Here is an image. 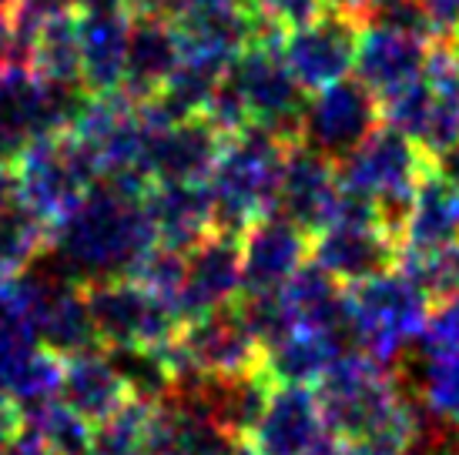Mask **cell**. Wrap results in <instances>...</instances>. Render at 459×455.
<instances>
[{"label": "cell", "mask_w": 459, "mask_h": 455, "mask_svg": "<svg viewBox=\"0 0 459 455\" xmlns=\"http://www.w3.org/2000/svg\"><path fill=\"white\" fill-rule=\"evenodd\" d=\"M433 165L439 167V171H443V175H446L449 181L459 188V144H456V148H449L446 154H439Z\"/></svg>", "instance_id": "obj_39"}, {"label": "cell", "mask_w": 459, "mask_h": 455, "mask_svg": "<svg viewBox=\"0 0 459 455\" xmlns=\"http://www.w3.org/2000/svg\"><path fill=\"white\" fill-rule=\"evenodd\" d=\"M422 7L429 13L433 34L439 40L453 38L459 30V0H422Z\"/></svg>", "instance_id": "obj_35"}, {"label": "cell", "mask_w": 459, "mask_h": 455, "mask_svg": "<svg viewBox=\"0 0 459 455\" xmlns=\"http://www.w3.org/2000/svg\"><path fill=\"white\" fill-rule=\"evenodd\" d=\"M24 432V408L7 389H0V445H7Z\"/></svg>", "instance_id": "obj_36"}, {"label": "cell", "mask_w": 459, "mask_h": 455, "mask_svg": "<svg viewBox=\"0 0 459 455\" xmlns=\"http://www.w3.org/2000/svg\"><path fill=\"white\" fill-rule=\"evenodd\" d=\"M325 432L312 385H275L248 442L262 455H299Z\"/></svg>", "instance_id": "obj_17"}, {"label": "cell", "mask_w": 459, "mask_h": 455, "mask_svg": "<svg viewBox=\"0 0 459 455\" xmlns=\"http://www.w3.org/2000/svg\"><path fill=\"white\" fill-rule=\"evenodd\" d=\"M91 322L104 348L117 345H168L178 335L181 318L168 302L138 279H101L84 285Z\"/></svg>", "instance_id": "obj_8"}, {"label": "cell", "mask_w": 459, "mask_h": 455, "mask_svg": "<svg viewBox=\"0 0 459 455\" xmlns=\"http://www.w3.org/2000/svg\"><path fill=\"white\" fill-rule=\"evenodd\" d=\"M359 30H362V21L356 13L335 7V4H329L308 24L285 30L281 57L299 81V88L312 94V90L329 88V84L352 74Z\"/></svg>", "instance_id": "obj_10"}, {"label": "cell", "mask_w": 459, "mask_h": 455, "mask_svg": "<svg viewBox=\"0 0 459 455\" xmlns=\"http://www.w3.org/2000/svg\"><path fill=\"white\" fill-rule=\"evenodd\" d=\"M242 295L275 291L308 262L312 235L281 215H262L242 231Z\"/></svg>", "instance_id": "obj_14"}, {"label": "cell", "mask_w": 459, "mask_h": 455, "mask_svg": "<svg viewBox=\"0 0 459 455\" xmlns=\"http://www.w3.org/2000/svg\"><path fill=\"white\" fill-rule=\"evenodd\" d=\"M161 352L171 365L175 385L202 375H231L262 365V345L248 329L238 302L208 308L202 315L181 322L178 335L161 345Z\"/></svg>", "instance_id": "obj_7"}, {"label": "cell", "mask_w": 459, "mask_h": 455, "mask_svg": "<svg viewBox=\"0 0 459 455\" xmlns=\"http://www.w3.org/2000/svg\"><path fill=\"white\" fill-rule=\"evenodd\" d=\"M332 0H248V7L268 21L272 27H279L281 34L292 30V27L308 24L312 17H319Z\"/></svg>", "instance_id": "obj_34"}, {"label": "cell", "mask_w": 459, "mask_h": 455, "mask_svg": "<svg viewBox=\"0 0 459 455\" xmlns=\"http://www.w3.org/2000/svg\"><path fill=\"white\" fill-rule=\"evenodd\" d=\"M229 455H262V452H258V449L252 442H248V439H238V442H235L229 449Z\"/></svg>", "instance_id": "obj_42"}, {"label": "cell", "mask_w": 459, "mask_h": 455, "mask_svg": "<svg viewBox=\"0 0 459 455\" xmlns=\"http://www.w3.org/2000/svg\"><path fill=\"white\" fill-rule=\"evenodd\" d=\"M168 0H131V11H165Z\"/></svg>", "instance_id": "obj_41"}, {"label": "cell", "mask_w": 459, "mask_h": 455, "mask_svg": "<svg viewBox=\"0 0 459 455\" xmlns=\"http://www.w3.org/2000/svg\"><path fill=\"white\" fill-rule=\"evenodd\" d=\"M426 167H429V158L422 154L416 141L406 138L395 127L379 124L356 151L345 154L342 161H335V177L342 188L366 194L379 204L383 225L399 238L416 181Z\"/></svg>", "instance_id": "obj_4"}, {"label": "cell", "mask_w": 459, "mask_h": 455, "mask_svg": "<svg viewBox=\"0 0 459 455\" xmlns=\"http://www.w3.org/2000/svg\"><path fill=\"white\" fill-rule=\"evenodd\" d=\"M24 425L51 449V455H94V425L61 399L24 412Z\"/></svg>", "instance_id": "obj_26"}, {"label": "cell", "mask_w": 459, "mask_h": 455, "mask_svg": "<svg viewBox=\"0 0 459 455\" xmlns=\"http://www.w3.org/2000/svg\"><path fill=\"white\" fill-rule=\"evenodd\" d=\"M158 238L144 211V198L98 181L84 198L51 225L48 258L77 285L125 279L152 252Z\"/></svg>", "instance_id": "obj_1"}, {"label": "cell", "mask_w": 459, "mask_h": 455, "mask_svg": "<svg viewBox=\"0 0 459 455\" xmlns=\"http://www.w3.org/2000/svg\"><path fill=\"white\" fill-rule=\"evenodd\" d=\"M17 198V188H13V167L7 161H0V208L7 202Z\"/></svg>", "instance_id": "obj_40"}, {"label": "cell", "mask_w": 459, "mask_h": 455, "mask_svg": "<svg viewBox=\"0 0 459 455\" xmlns=\"http://www.w3.org/2000/svg\"><path fill=\"white\" fill-rule=\"evenodd\" d=\"M57 399L74 408L77 416H84L91 425H98L104 418H111L128 402L131 392L117 365L104 345L84 348V352L65 355L61 358V392Z\"/></svg>", "instance_id": "obj_19"}, {"label": "cell", "mask_w": 459, "mask_h": 455, "mask_svg": "<svg viewBox=\"0 0 459 455\" xmlns=\"http://www.w3.org/2000/svg\"><path fill=\"white\" fill-rule=\"evenodd\" d=\"M362 24L385 27V30H399V34H412V38L436 40L429 13L422 7V0H372L362 11Z\"/></svg>", "instance_id": "obj_33"}, {"label": "cell", "mask_w": 459, "mask_h": 455, "mask_svg": "<svg viewBox=\"0 0 459 455\" xmlns=\"http://www.w3.org/2000/svg\"><path fill=\"white\" fill-rule=\"evenodd\" d=\"M299 455H345V442L339 439V435L325 432V435H319L306 452H299Z\"/></svg>", "instance_id": "obj_38"}, {"label": "cell", "mask_w": 459, "mask_h": 455, "mask_svg": "<svg viewBox=\"0 0 459 455\" xmlns=\"http://www.w3.org/2000/svg\"><path fill=\"white\" fill-rule=\"evenodd\" d=\"M0 455H51V449L24 425V432H21L17 439H11L7 445H0Z\"/></svg>", "instance_id": "obj_37"}, {"label": "cell", "mask_w": 459, "mask_h": 455, "mask_svg": "<svg viewBox=\"0 0 459 455\" xmlns=\"http://www.w3.org/2000/svg\"><path fill=\"white\" fill-rule=\"evenodd\" d=\"M349 352L342 341L325 331L292 329L285 339L262 348V368L275 385H316L322 372Z\"/></svg>", "instance_id": "obj_23"}, {"label": "cell", "mask_w": 459, "mask_h": 455, "mask_svg": "<svg viewBox=\"0 0 459 455\" xmlns=\"http://www.w3.org/2000/svg\"><path fill=\"white\" fill-rule=\"evenodd\" d=\"M30 71L40 81L81 84V11L51 13L30 47Z\"/></svg>", "instance_id": "obj_24"}, {"label": "cell", "mask_w": 459, "mask_h": 455, "mask_svg": "<svg viewBox=\"0 0 459 455\" xmlns=\"http://www.w3.org/2000/svg\"><path fill=\"white\" fill-rule=\"evenodd\" d=\"M281 38L285 34H265V38L248 40L229 64L225 77L242 94L252 124L295 144L302 131V111H306L308 94L299 88V81L281 57Z\"/></svg>", "instance_id": "obj_6"}, {"label": "cell", "mask_w": 459, "mask_h": 455, "mask_svg": "<svg viewBox=\"0 0 459 455\" xmlns=\"http://www.w3.org/2000/svg\"><path fill=\"white\" fill-rule=\"evenodd\" d=\"M406 385L429 416L459 429V352L422 358L420 375H412Z\"/></svg>", "instance_id": "obj_28"}, {"label": "cell", "mask_w": 459, "mask_h": 455, "mask_svg": "<svg viewBox=\"0 0 459 455\" xmlns=\"http://www.w3.org/2000/svg\"><path fill=\"white\" fill-rule=\"evenodd\" d=\"M4 389L17 399V405H21L24 412L57 399V392H61V355H54V352H48L44 345H38V348L21 362V368L13 372L11 382H7Z\"/></svg>", "instance_id": "obj_30"}, {"label": "cell", "mask_w": 459, "mask_h": 455, "mask_svg": "<svg viewBox=\"0 0 459 455\" xmlns=\"http://www.w3.org/2000/svg\"><path fill=\"white\" fill-rule=\"evenodd\" d=\"M51 245V221L27 208L24 202H7L0 208V279L17 275L38 262Z\"/></svg>", "instance_id": "obj_25"}, {"label": "cell", "mask_w": 459, "mask_h": 455, "mask_svg": "<svg viewBox=\"0 0 459 455\" xmlns=\"http://www.w3.org/2000/svg\"><path fill=\"white\" fill-rule=\"evenodd\" d=\"M399 254H403V245L383 225L339 221V225L319 228L308 245V258L325 268L335 281H342L345 288L395 268Z\"/></svg>", "instance_id": "obj_11"}, {"label": "cell", "mask_w": 459, "mask_h": 455, "mask_svg": "<svg viewBox=\"0 0 459 455\" xmlns=\"http://www.w3.org/2000/svg\"><path fill=\"white\" fill-rule=\"evenodd\" d=\"M429 47H433V40L426 38H412V34L362 24L352 74L362 84H369L376 94H385V90L399 88V84H406V81L422 74Z\"/></svg>", "instance_id": "obj_20"}, {"label": "cell", "mask_w": 459, "mask_h": 455, "mask_svg": "<svg viewBox=\"0 0 459 455\" xmlns=\"http://www.w3.org/2000/svg\"><path fill=\"white\" fill-rule=\"evenodd\" d=\"M225 134L204 114L181 117L148 134L144 171L154 181H208Z\"/></svg>", "instance_id": "obj_15"}, {"label": "cell", "mask_w": 459, "mask_h": 455, "mask_svg": "<svg viewBox=\"0 0 459 455\" xmlns=\"http://www.w3.org/2000/svg\"><path fill=\"white\" fill-rule=\"evenodd\" d=\"M13 4H17V0H0V11H11Z\"/></svg>", "instance_id": "obj_44"}, {"label": "cell", "mask_w": 459, "mask_h": 455, "mask_svg": "<svg viewBox=\"0 0 459 455\" xmlns=\"http://www.w3.org/2000/svg\"><path fill=\"white\" fill-rule=\"evenodd\" d=\"M379 124H383L379 94L369 84H362L356 74H349L329 88L308 94L299 141L312 151L325 154L329 161H342Z\"/></svg>", "instance_id": "obj_9"}, {"label": "cell", "mask_w": 459, "mask_h": 455, "mask_svg": "<svg viewBox=\"0 0 459 455\" xmlns=\"http://www.w3.org/2000/svg\"><path fill=\"white\" fill-rule=\"evenodd\" d=\"M11 167L17 202L34 208L51 225L84 198V191L101 181L94 154L74 131L34 138L13 158Z\"/></svg>", "instance_id": "obj_5"}, {"label": "cell", "mask_w": 459, "mask_h": 455, "mask_svg": "<svg viewBox=\"0 0 459 455\" xmlns=\"http://www.w3.org/2000/svg\"><path fill=\"white\" fill-rule=\"evenodd\" d=\"M181 64V40L175 21L165 11H131L128 57L121 90L141 104L154 98Z\"/></svg>", "instance_id": "obj_16"}, {"label": "cell", "mask_w": 459, "mask_h": 455, "mask_svg": "<svg viewBox=\"0 0 459 455\" xmlns=\"http://www.w3.org/2000/svg\"><path fill=\"white\" fill-rule=\"evenodd\" d=\"M242 295V241L229 231H208L195 248L185 252V285L175 308L181 322L208 308L238 302Z\"/></svg>", "instance_id": "obj_12"}, {"label": "cell", "mask_w": 459, "mask_h": 455, "mask_svg": "<svg viewBox=\"0 0 459 455\" xmlns=\"http://www.w3.org/2000/svg\"><path fill=\"white\" fill-rule=\"evenodd\" d=\"M335 194H339L335 161H329L319 151H312L302 141L289 144L285 161H281L272 215H281L285 221H292L302 231L316 235L329 221Z\"/></svg>", "instance_id": "obj_13"}, {"label": "cell", "mask_w": 459, "mask_h": 455, "mask_svg": "<svg viewBox=\"0 0 459 455\" xmlns=\"http://www.w3.org/2000/svg\"><path fill=\"white\" fill-rule=\"evenodd\" d=\"M446 47H449V54L456 57V64H459V30L453 34V38H446Z\"/></svg>", "instance_id": "obj_43"}, {"label": "cell", "mask_w": 459, "mask_h": 455, "mask_svg": "<svg viewBox=\"0 0 459 455\" xmlns=\"http://www.w3.org/2000/svg\"><path fill=\"white\" fill-rule=\"evenodd\" d=\"M399 241L406 252H433L459 241V188L433 161L416 181Z\"/></svg>", "instance_id": "obj_21"}, {"label": "cell", "mask_w": 459, "mask_h": 455, "mask_svg": "<svg viewBox=\"0 0 459 455\" xmlns=\"http://www.w3.org/2000/svg\"><path fill=\"white\" fill-rule=\"evenodd\" d=\"M395 268H403L409 279L420 285L429 305L459 295V241L433 248V252H406L403 248Z\"/></svg>", "instance_id": "obj_29"}, {"label": "cell", "mask_w": 459, "mask_h": 455, "mask_svg": "<svg viewBox=\"0 0 459 455\" xmlns=\"http://www.w3.org/2000/svg\"><path fill=\"white\" fill-rule=\"evenodd\" d=\"M456 455H459V429H456Z\"/></svg>", "instance_id": "obj_45"}, {"label": "cell", "mask_w": 459, "mask_h": 455, "mask_svg": "<svg viewBox=\"0 0 459 455\" xmlns=\"http://www.w3.org/2000/svg\"><path fill=\"white\" fill-rule=\"evenodd\" d=\"M108 355L134 399L165 402L175 389V375H171L161 345H117V348H108Z\"/></svg>", "instance_id": "obj_27"}, {"label": "cell", "mask_w": 459, "mask_h": 455, "mask_svg": "<svg viewBox=\"0 0 459 455\" xmlns=\"http://www.w3.org/2000/svg\"><path fill=\"white\" fill-rule=\"evenodd\" d=\"M345 305L352 348L383 365H395L406 355L429 315V298L403 268H389L376 279L349 285Z\"/></svg>", "instance_id": "obj_3"}, {"label": "cell", "mask_w": 459, "mask_h": 455, "mask_svg": "<svg viewBox=\"0 0 459 455\" xmlns=\"http://www.w3.org/2000/svg\"><path fill=\"white\" fill-rule=\"evenodd\" d=\"M131 279H138L144 288L154 291L161 302H168L175 308V302H178V295H181V285H185V252L168 248V245H154L152 252L138 262ZM175 312H178V308H175Z\"/></svg>", "instance_id": "obj_31"}, {"label": "cell", "mask_w": 459, "mask_h": 455, "mask_svg": "<svg viewBox=\"0 0 459 455\" xmlns=\"http://www.w3.org/2000/svg\"><path fill=\"white\" fill-rule=\"evenodd\" d=\"M420 358H439V355L459 352V295L429 305V315L416 335Z\"/></svg>", "instance_id": "obj_32"}, {"label": "cell", "mask_w": 459, "mask_h": 455, "mask_svg": "<svg viewBox=\"0 0 459 455\" xmlns=\"http://www.w3.org/2000/svg\"><path fill=\"white\" fill-rule=\"evenodd\" d=\"M144 211L158 245L178 252H188L208 231H215L212 194L204 181H154L144 194Z\"/></svg>", "instance_id": "obj_18"}, {"label": "cell", "mask_w": 459, "mask_h": 455, "mask_svg": "<svg viewBox=\"0 0 459 455\" xmlns=\"http://www.w3.org/2000/svg\"><path fill=\"white\" fill-rule=\"evenodd\" d=\"M131 7L81 13V84L88 94L121 90Z\"/></svg>", "instance_id": "obj_22"}, {"label": "cell", "mask_w": 459, "mask_h": 455, "mask_svg": "<svg viewBox=\"0 0 459 455\" xmlns=\"http://www.w3.org/2000/svg\"><path fill=\"white\" fill-rule=\"evenodd\" d=\"M285 151L289 141L258 124H248L225 138L215 167L204 181L218 231L242 238V231L255 218L272 211Z\"/></svg>", "instance_id": "obj_2"}]
</instances>
